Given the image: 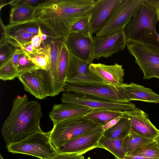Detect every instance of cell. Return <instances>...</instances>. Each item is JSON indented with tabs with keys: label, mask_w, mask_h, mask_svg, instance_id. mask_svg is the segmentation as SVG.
<instances>
[{
	"label": "cell",
	"mask_w": 159,
	"mask_h": 159,
	"mask_svg": "<svg viewBox=\"0 0 159 159\" xmlns=\"http://www.w3.org/2000/svg\"><path fill=\"white\" fill-rule=\"evenodd\" d=\"M94 0H48L35 7L33 20L64 42L73 25L91 14Z\"/></svg>",
	"instance_id": "1"
},
{
	"label": "cell",
	"mask_w": 159,
	"mask_h": 159,
	"mask_svg": "<svg viewBox=\"0 0 159 159\" xmlns=\"http://www.w3.org/2000/svg\"><path fill=\"white\" fill-rule=\"evenodd\" d=\"M43 116L39 102L29 101L25 96L17 97L13 100L10 113L1 128L2 135L6 145L41 130L40 122Z\"/></svg>",
	"instance_id": "2"
},
{
	"label": "cell",
	"mask_w": 159,
	"mask_h": 159,
	"mask_svg": "<svg viewBox=\"0 0 159 159\" xmlns=\"http://www.w3.org/2000/svg\"><path fill=\"white\" fill-rule=\"evenodd\" d=\"M157 10L143 0L139 11L126 26L128 43H136L159 51V35L156 30Z\"/></svg>",
	"instance_id": "3"
},
{
	"label": "cell",
	"mask_w": 159,
	"mask_h": 159,
	"mask_svg": "<svg viewBox=\"0 0 159 159\" xmlns=\"http://www.w3.org/2000/svg\"><path fill=\"white\" fill-rule=\"evenodd\" d=\"M50 131L41 130L34 133L16 143L6 145L8 151L13 154H22L45 159L57 154L52 145Z\"/></svg>",
	"instance_id": "4"
},
{
	"label": "cell",
	"mask_w": 159,
	"mask_h": 159,
	"mask_svg": "<svg viewBox=\"0 0 159 159\" xmlns=\"http://www.w3.org/2000/svg\"><path fill=\"white\" fill-rule=\"evenodd\" d=\"M83 116L65 120L53 125L50 131V138L56 150L73 139L102 126Z\"/></svg>",
	"instance_id": "5"
},
{
	"label": "cell",
	"mask_w": 159,
	"mask_h": 159,
	"mask_svg": "<svg viewBox=\"0 0 159 159\" xmlns=\"http://www.w3.org/2000/svg\"><path fill=\"white\" fill-rule=\"evenodd\" d=\"M122 85L115 87L106 84L77 85L66 82L63 92L91 96L115 103L129 102Z\"/></svg>",
	"instance_id": "6"
},
{
	"label": "cell",
	"mask_w": 159,
	"mask_h": 159,
	"mask_svg": "<svg viewBox=\"0 0 159 159\" xmlns=\"http://www.w3.org/2000/svg\"><path fill=\"white\" fill-rule=\"evenodd\" d=\"M125 27L105 36L93 37L91 61L95 59L111 57L123 50L128 43L125 32Z\"/></svg>",
	"instance_id": "7"
},
{
	"label": "cell",
	"mask_w": 159,
	"mask_h": 159,
	"mask_svg": "<svg viewBox=\"0 0 159 159\" xmlns=\"http://www.w3.org/2000/svg\"><path fill=\"white\" fill-rule=\"evenodd\" d=\"M129 52L135 58V62L143 72V78L159 79V51L136 43L127 44Z\"/></svg>",
	"instance_id": "8"
},
{
	"label": "cell",
	"mask_w": 159,
	"mask_h": 159,
	"mask_svg": "<svg viewBox=\"0 0 159 159\" xmlns=\"http://www.w3.org/2000/svg\"><path fill=\"white\" fill-rule=\"evenodd\" d=\"M143 0H124L107 23L96 34L97 37L111 34L126 27L139 11Z\"/></svg>",
	"instance_id": "9"
},
{
	"label": "cell",
	"mask_w": 159,
	"mask_h": 159,
	"mask_svg": "<svg viewBox=\"0 0 159 159\" xmlns=\"http://www.w3.org/2000/svg\"><path fill=\"white\" fill-rule=\"evenodd\" d=\"M61 100L62 103L81 106L92 109L122 111L130 110L136 108L135 105L130 102L123 103L113 102L92 96L71 92H64Z\"/></svg>",
	"instance_id": "10"
},
{
	"label": "cell",
	"mask_w": 159,
	"mask_h": 159,
	"mask_svg": "<svg viewBox=\"0 0 159 159\" xmlns=\"http://www.w3.org/2000/svg\"><path fill=\"white\" fill-rule=\"evenodd\" d=\"M91 63L69 51L66 82L77 85L105 84L90 70L89 67Z\"/></svg>",
	"instance_id": "11"
},
{
	"label": "cell",
	"mask_w": 159,
	"mask_h": 159,
	"mask_svg": "<svg viewBox=\"0 0 159 159\" xmlns=\"http://www.w3.org/2000/svg\"><path fill=\"white\" fill-rule=\"evenodd\" d=\"M64 41L52 39L49 43L51 48L50 67L48 70H37L40 79L49 96L57 95L63 90L58 82V68L60 53Z\"/></svg>",
	"instance_id": "12"
},
{
	"label": "cell",
	"mask_w": 159,
	"mask_h": 159,
	"mask_svg": "<svg viewBox=\"0 0 159 159\" xmlns=\"http://www.w3.org/2000/svg\"><path fill=\"white\" fill-rule=\"evenodd\" d=\"M104 132L103 127L101 126L82 134L56 150L57 153L82 155L94 148H98L99 142Z\"/></svg>",
	"instance_id": "13"
},
{
	"label": "cell",
	"mask_w": 159,
	"mask_h": 159,
	"mask_svg": "<svg viewBox=\"0 0 159 159\" xmlns=\"http://www.w3.org/2000/svg\"><path fill=\"white\" fill-rule=\"evenodd\" d=\"M122 116L129 121L130 131L140 136L154 139L159 133V130L150 121L148 115L138 107L122 111Z\"/></svg>",
	"instance_id": "14"
},
{
	"label": "cell",
	"mask_w": 159,
	"mask_h": 159,
	"mask_svg": "<svg viewBox=\"0 0 159 159\" xmlns=\"http://www.w3.org/2000/svg\"><path fill=\"white\" fill-rule=\"evenodd\" d=\"M124 0L95 1L91 11L90 23L92 34L96 33L108 22Z\"/></svg>",
	"instance_id": "15"
},
{
	"label": "cell",
	"mask_w": 159,
	"mask_h": 159,
	"mask_svg": "<svg viewBox=\"0 0 159 159\" xmlns=\"http://www.w3.org/2000/svg\"><path fill=\"white\" fill-rule=\"evenodd\" d=\"M89 68L92 72L101 79L106 85L118 87L123 83L124 70L122 65L117 63L107 65L92 63Z\"/></svg>",
	"instance_id": "16"
},
{
	"label": "cell",
	"mask_w": 159,
	"mask_h": 159,
	"mask_svg": "<svg viewBox=\"0 0 159 159\" xmlns=\"http://www.w3.org/2000/svg\"><path fill=\"white\" fill-rule=\"evenodd\" d=\"M92 110L70 103L56 104L53 106L49 113V116L54 125L65 120L84 116Z\"/></svg>",
	"instance_id": "17"
},
{
	"label": "cell",
	"mask_w": 159,
	"mask_h": 159,
	"mask_svg": "<svg viewBox=\"0 0 159 159\" xmlns=\"http://www.w3.org/2000/svg\"><path fill=\"white\" fill-rule=\"evenodd\" d=\"M69 50L82 59L91 61L92 40L81 34H70L65 42Z\"/></svg>",
	"instance_id": "18"
},
{
	"label": "cell",
	"mask_w": 159,
	"mask_h": 159,
	"mask_svg": "<svg viewBox=\"0 0 159 159\" xmlns=\"http://www.w3.org/2000/svg\"><path fill=\"white\" fill-rule=\"evenodd\" d=\"M37 70L20 73L17 77L26 91L38 99H43L49 95L45 89Z\"/></svg>",
	"instance_id": "19"
},
{
	"label": "cell",
	"mask_w": 159,
	"mask_h": 159,
	"mask_svg": "<svg viewBox=\"0 0 159 159\" xmlns=\"http://www.w3.org/2000/svg\"><path fill=\"white\" fill-rule=\"evenodd\" d=\"M122 85L124 92L129 102L138 100L159 103V95L149 88L133 83H123Z\"/></svg>",
	"instance_id": "20"
},
{
	"label": "cell",
	"mask_w": 159,
	"mask_h": 159,
	"mask_svg": "<svg viewBox=\"0 0 159 159\" xmlns=\"http://www.w3.org/2000/svg\"><path fill=\"white\" fill-rule=\"evenodd\" d=\"M4 30L6 37L25 32H29L35 34L42 32L47 35L49 38L59 39L58 38L34 20L19 24H9L5 26Z\"/></svg>",
	"instance_id": "21"
},
{
	"label": "cell",
	"mask_w": 159,
	"mask_h": 159,
	"mask_svg": "<svg viewBox=\"0 0 159 159\" xmlns=\"http://www.w3.org/2000/svg\"><path fill=\"white\" fill-rule=\"evenodd\" d=\"M35 7L24 5L12 7L9 25L19 24L33 20Z\"/></svg>",
	"instance_id": "22"
},
{
	"label": "cell",
	"mask_w": 159,
	"mask_h": 159,
	"mask_svg": "<svg viewBox=\"0 0 159 159\" xmlns=\"http://www.w3.org/2000/svg\"><path fill=\"white\" fill-rule=\"evenodd\" d=\"M122 111L107 109H93L83 117L103 126L112 120L122 116Z\"/></svg>",
	"instance_id": "23"
},
{
	"label": "cell",
	"mask_w": 159,
	"mask_h": 159,
	"mask_svg": "<svg viewBox=\"0 0 159 159\" xmlns=\"http://www.w3.org/2000/svg\"><path fill=\"white\" fill-rule=\"evenodd\" d=\"M51 48L49 42L43 48L35 50L31 53H27L33 62L39 69L48 71L50 67Z\"/></svg>",
	"instance_id": "24"
},
{
	"label": "cell",
	"mask_w": 159,
	"mask_h": 159,
	"mask_svg": "<svg viewBox=\"0 0 159 159\" xmlns=\"http://www.w3.org/2000/svg\"><path fill=\"white\" fill-rule=\"evenodd\" d=\"M98 148L108 151L114 155L115 159H124L126 155L123 139H110L103 135L99 142Z\"/></svg>",
	"instance_id": "25"
},
{
	"label": "cell",
	"mask_w": 159,
	"mask_h": 159,
	"mask_svg": "<svg viewBox=\"0 0 159 159\" xmlns=\"http://www.w3.org/2000/svg\"><path fill=\"white\" fill-rule=\"evenodd\" d=\"M130 131V126L129 121L122 116L114 126L104 131L103 136L110 139H123Z\"/></svg>",
	"instance_id": "26"
},
{
	"label": "cell",
	"mask_w": 159,
	"mask_h": 159,
	"mask_svg": "<svg viewBox=\"0 0 159 159\" xmlns=\"http://www.w3.org/2000/svg\"><path fill=\"white\" fill-rule=\"evenodd\" d=\"M154 141V139L141 136L130 131L123 139V146L126 155H130L135 150Z\"/></svg>",
	"instance_id": "27"
},
{
	"label": "cell",
	"mask_w": 159,
	"mask_h": 159,
	"mask_svg": "<svg viewBox=\"0 0 159 159\" xmlns=\"http://www.w3.org/2000/svg\"><path fill=\"white\" fill-rule=\"evenodd\" d=\"M69 57V50L65 43H62L60 53L58 68V82L63 90L66 84Z\"/></svg>",
	"instance_id": "28"
},
{
	"label": "cell",
	"mask_w": 159,
	"mask_h": 159,
	"mask_svg": "<svg viewBox=\"0 0 159 159\" xmlns=\"http://www.w3.org/2000/svg\"><path fill=\"white\" fill-rule=\"evenodd\" d=\"M91 16V13L76 22L71 28V33H78L93 40L90 23Z\"/></svg>",
	"instance_id": "29"
},
{
	"label": "cell",
	"mask_w": 159,
	"mask_h": 159,
	"mask_svg": "<svg viewBox=\"0 0 159 159\" xmlns=\"http://www.w3.org/2000/svg\"><path fill=\"white\" fill-rule=\"evenodd\" d=\"M134 155L159 159V147L154 140L153 142L134 151L129 155Z\"/></svg>",
	"instance_id": "30"
},
{
	"label": "cell",
	"mask_w": 159,
	"mask_h": 159,
	"mask_svg": "<svg viewBox=\"0 0 159 159\" xmlns=\"http://www.w3.org/2000/svg\"><path fill=\"white\" fill-rule=\"evenodd\" d=\"M20 49L19 59L17 69L19 73L36 70L39 69L33 62L28 54Z\"/></svg>",
	"instance_id": "31"
},
{
	"label": "cell",
	"mask_w": 159,
	"mask_h": 159,
	"mask_svg": "<svg viewBox=\"0 0 159 159\" xmlns=\"http://www.w3.org/2000/svg\"><path fill=\"white\" fill-rule=\"evenodd\" d=\"M19 73L11 59L0 67V79L4 81L12 80L18 76Z\"/></svg>",
	"instance_id": "32"
},
{
	"label": "cell",
	"mask_w": 159,
	"mask_h": 159,
	"mask_svg": "<svg viewBox=\"0 0 159 159\" xmlns=\"http://www.w3.org/2000/svg\"><path fill=\"white\" fill-rule=\"evenodd\" d=\"M35 35L29 32H25L13 36H6V39L7 42L14 48H20L22 44L31 41Z\"/></svg>",
	"instance_id": "33"
},
{
	"label": "cell",
	"mask_w": 159,
	"mask_h": 159,
	"mask_svg": "<svg viewBox=\"0 0 159 159\" xmlns=\"http://www.w3.org/2000/svg\"><path fill=\"white\" fill-rule=\"evenodd\" d=\"M0 67L7 63L12 58L16 48L6 40L0 42Z\"/></svg>",
	"instance_id": "34"
},
{
	"label": "cell",
	"mask_w": 159,
	"mask_h": 159,
	"mask_svg": "<svg viewBox=\"0 0 159 159\" xmlns=\"http://www.w3.org/2000/svg\"><path fill=\"white\" fill-rule=\"evenodd\" d=\"M45 0H16L10 1V4L12 7L18 5H24L36 7L43 3Z\"/></svg>",
	"instance_id": "35"
},
{
	"label": "cell",
	"mask_w": 159,
	"mask_h": 159,
	"mask_svg": "<svg viewBox=\"0 0 159 159\" xmlns=\"http://www.w3.org/2000/svg\"><path fill=\"white\" fill-rule=\"evenodd\" d=\"M45 159H84V158L82 155L69 153H57L53 156Z\"/></svg>",
	"instance_id": "36"
},
{
	"label": "cell",
	"mask_w": 159,
	"mask_h": 159,
	"mask_svg": "<svg viewBox=\"0 0 159 159\" xmlns=\"http://www.w3.org/2000/svg\"><path fill=\"white\" fill-rule=\"evenodd\" d=\"M42 33V32H40L38 34L35 35L31 39V42L35 50L41 48L40 45L42 42L41 37Z\"/></svg>",
	"instance_id": "37"
},
{
	"label": "cell",
	"mask_w": 159,
	"mask_h": 159,
	"mask_svg": "<svg viewBox=\"0 0 159 159\" xmlns=\"http://www.w3.org/2000/svg\"><path fill=\"white\" fill-rule=\"evenodd\" d=\"M20 49L28 53H33L35 49L33 47L31 41L22 44Z\"/></svg>",
	"instance_id": "38"
},
{
	"label": "cell",
	"mask_w": 159,
	"mask_h": 159,
	"mask_svg": "<svg viewBox=\"0 0 159 159\" xmlns=\"http://www.w3.org/2000/svg\"><path fill=\"white\" fill-rule=\"evenodd\" d=\"M122 116H119L114 118L106 124L103 126V130L105 131L114 126L120 120Z\"/></svg>",
	"instance_id": "39"
},
{
	"label": "cell",
	"mask_w": 159,
	"mask_h": 159,
	"mask_svg": "<svg viewBox=\"0 0 159 159\" xmlns=\"http://www.w3.org/2000/svg\"><path fill=\"white\" fill-rule=\"evenodd\" d=\"M148 5L157 10L159 9V0H143Z\"/></svg>",
	"instance_id": "40"
},
{
	"label": "cell",
	"mask_w": 159,
	"mask_h": 159,
	"mask_svg": "<svg viewBox=\"0 0 159 159\" xmlns=\"http://www.w3.org/2000/svg\"><path fill=\"white\" fill-rule=\"evenodd\" d=\"M19 48H16L12 58L11 59L13 63L16 68L19 59Z\"/></svg>",
	"instance_id": "41"
},
{
	"label": "cell",
	"mask_w": 159,
	"mask_h": 159,
	"mask_svg": "<svg viewBox=\"0 0 159 159\" xmlns=\"http://www.w3.org/2000/svg\"><path fill=\"white\" fill-rule=\"evenodd\" d=\"M124 159H158L148 157L139 155H126Z\"/></svg>",
	"instance_id": "42"
},
{
	"label": "cell",
	"mask_w": 159,
	"mask_h": 159,
	"mask_svg": "<svg viewBox=\"0 0 159 159\" xmlns=\"http://www.w3.org/2000/svg\"><path fill=\"white\" fill-rule=\"evenodd\" d=\"M48 38V36L45 34L42 33L41 35V39L42 42L46 40Z\"/></svg>",
	"instance_id": "43"
},
{
	"label": "cell",
	"mask_w": 159,
	"mask_h": 159,
	"mask_svg": "<svg viewBox=\"0 0 159 159\" xmlns=\"http://www.w3.org/2000/svg\"><path fill=\"white\" fill-rule=\"evenodd\" d=\"M154 140L157 142L158 147H159V133L155 139Z\"/></svg>",
	"instance_id": "44"
},
{
	"label": "cell",
	"mask_w": 159,
	"mask_h": 159,
	"mask_svg": "<svg viewBox=\"0 0 159 159\" xmlns=\"http://www.w3.org/2000/svg\"><path fill=\"white\" fill-rule=\"evenodd\" d=\"M157 10L158 18V21H159V9H157Z\"/></svg>",
	"instance_id": "45"
},
{
	"label": "cell",
	"mask_w": 159,
	"mask_h": 159,
	"mask_svg": "<svg viewBox=\"0 0 159 159\" xmlns=\"http://www.w3.org/2000/svg\"><path fill=\"white\" fill-rule=\"evenodd\" d=\"M0 159H4L1 154L0 155Z\"/></svg>",
	"instance_id": "46"
},
{
	"label": "cell",
	"mask_w": 159,
	"mask_h": 159,
	"mask_svg": "<svg viewBox=\"0 0 159 159\" xmlns=\"http://www.w3.org/2000/svg\"><path fill=\"white\" fill-rule=\"evenodd\" d=\"M87 159H91L90 157H88V158H87Z\"/></svg>",
	"instance_id": "47"
}]
</instances>
